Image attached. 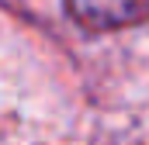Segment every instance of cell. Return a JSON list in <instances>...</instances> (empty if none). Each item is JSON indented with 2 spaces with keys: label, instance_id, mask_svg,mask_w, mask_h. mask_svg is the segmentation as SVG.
<instances>
[{
  "label": "cell",
  "instance_id": "6da1fadb",
  "mask_svg": "<svg viewBox=\"0 0 149 145\" xmlns=\"http://www.w3.org/2000/svg\"><path fill=\"white\" fill-rule=\"evenodd\" d=\"M66 10L87 31H121L149 21V0H66Z\"/></svg>",
  "mask_w": 149,
  "mask_h": 145
}]
</instances>
